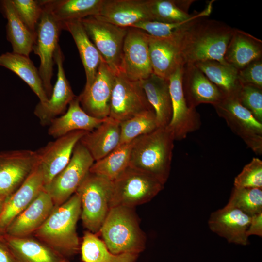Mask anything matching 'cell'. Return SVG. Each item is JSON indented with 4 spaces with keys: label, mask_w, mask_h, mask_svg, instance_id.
I'll use <instances>...</instances> for the list:
<instances>
[{
    "label": "cell",
    "mask_w": 262,
    "mask_h": 262,
    "mask_svg": "<svg viewBox=\"0 0 262 262\" xmlns=\"http://www.w3.org/2000/svg\"><path fill=\"white\" fill-rule=\"evenodd\" d=\"M64 262H69L67 260H66V261H65Z\"/></svg>",
    "instance_id": "7dc6e473"
},
{
    "label": "cell",
    "mask_w": 262,
    "mask_h": 262,
    "mask_svg": "<svg viewBox=\"0 0 262 262\" xmlns=\"http://www.w3.org/2000/svg\"><path fill=\"white\" fill-rule=\"evenodd\" d=\"M214 1V0L210 1L204 10L194 13L190 19L184 22L168 23L156 21H147L138 23L132 28L140 29L153 37L176 39L182 29L192 20L209 16L212 12Z\"/></svg>",
    "instance_id": "8d00e7d4"
},
{
    "label": "cell",
    "mask_w": 262,
    "mask_h": 262,
    "mask_svg": "<svg viewBox=\"0 0 262 262\" xmlns=\"http://www.w3.org/2000/svg\"><path fill=\"white\" fill-rule=\"evenodd\" d=\"M237 96L241 104L262 123V89L252 85H242Z\"/></svg>",
    "instance_id": "b9f144b4"
},
{
    "label": "cell",
    "mask_w": 262,
    "mask_h": 262,
    "mask_svg": "<svg viewBox=\"0 0 262 262\" xmlns=\"http://www.w3.org/2000/svg\"><path fill=\"white\" fill-rule=\"evenodd\" d=\"M80 21L104 61L115 74L119 73L128 28L116 26L94 16L82 19Z\"/></svg>",
    "instance_id": "30bf717a"
},
{
    "label": "cell",
    "mask_w": 262,
    "mask_h": 262,
    "mask_svg": "<svg viewBox=\"0 0 262 262\" xmlns=\"http://www.w3.org/2000/svg\"><path fill=\"white\" fill-rule=\"evenodd\" d=\"M94 16L123 28L152 21L147 0H104L99 14Z\"/></svg>",
    "instance_id": "d6986e66"
},
{
    "label": "cell",
    "mask_w": 262,
    "mask_h": 262,
    "mask_svg": "<svg viewBox=\"0 0 262 262\" xmlns=\"http://www.w3.org/2000/svg\"><path fill=\"white\" fill-rule=\"evenodd\" d=\"M1 235L17 262H64L67 260L33 235Z\"/></svg>",
    "instance_id": "d4e9b609"
},
{
    "label": "cell",
    "mask_w": 262,
    "mask_h": 262,
    "mask_svg": "<svg viewBox=\"0 0 262 262\" xmlns=\"http://www.w3.org/2000/svg\"><path fill=\"white\" fill-rule=\"evenodd\" d=\"M115 75L103 60L91 84L78 96L82 108L88 114L100 119L109 116Z\"/></svg>",
    "instance_id": "2e32d148"
},
{
    "label": "cell",
    "mask_w": 262,
    "mask_h": 262,
    "mask_svg": "<svg viewBox=\"0 0 262 262\" xmlns=\"http://www.w3.org/2000/svg\"><path fill=\"white\" fill-rule=\"evenodd\" d=\"M41 2L42 12L36 26L33 50L39 57L40 63L38 71L49 99L53 90L51 80L55 63L54 55L59 45L62 24L53 15L50 0H41Z\"/></svg>",
    "instance_id": "8992f818"
},
{
    "label": "cell",
    "mask_w": 262,
    "mask_h": 262,
    "mask_svg": "<svg viewBox=\"0 0 262 262\" xmlns=\"http://www.w3.org/2000/svg\"><path fill=\"white\" fill-rule=\"evenodd\" d=\"M238 79L242 85H252L262 89V58L239 69Z\"/></svg>",
    "instance_id": "7bdbcfd3"
},
{
    "label": "cell",
    "mask_w": 262,
    "mask_h": 262,
    "mask_svg": "<svg viewBox=\"0 0 262 262\" xmlns=\"http://www.w3.org/2000/svg\"><path fill=\"white\" fill-rule=\"evenodd\" d=\"M119 73L130 79L142 81L153 74L148 46V34L135 28H128Z\"/></svg>",
    "instance_id": "4fadbf2b"
},
{
    "label": "cell",
    "mask_w": 262,
    "mask_h": 262,
    "mask_svg": "<svg viewBox=\"0 0 262 262\" xmlns=\"http://www.w3.org/2000/svg\"><path fill=\"white\" fill-rule=\"evenodd\" d=\"M55 206L43 189L33 201L9 224L4 233L14 237L33 234L44 224Z\"/></svg>",
    "instance_id": "7402d4cb"
},
{
    "label": "cell",
    "mask_w": 262,
    "mask_h": 262,
    "mask_svg": "<svg viewBox=\"0 0 262 262\" xmlns=\"http://www.w3.org/2000/svg\"><path fill=\"white\" fill-rule=\"evenodd\" d=\"M0 66L16 74L36 94L40 102L46 103L49 98L44 89L38 70L29 57L13 52L0 55Z\"/></svg>",
    "instance_id": "4dcf8cb0"
},
{
    "label": "cell",
    "mask_w": 262,
    "mask_h": 262,
    "mask_svg": "<svg viewBox=\"0 0 262 262\" xmlns=\"http://www.w3.org/2000/svg\"><path fill=\"white\" fill-rule=\"evenodd\" d=\"M0 262H17L1 234H0Z\"/></svg>",
    "instance_id": "f6af8a7d"
},
{
    "label": "cell",
    "mask_w": 262,
    "mask_h": 262,
    "mask_svg": "<svg viewBox=\"0 0 262 262\" xmlns=\"http://www.w3.org/2000/svg\"><path fill=\"white\" fill-rule=\"evenodd\" d=\"M146 97L155 112L158 128H165L172 117L169 80L152 74L140 81Z\"/></svg>",
    "instance_id": "83f0119b"
},
{
    "label": "cell",
    "mask_w": 262,
    "mask_h": 262,
    "mask_svg": "<svg viewBox=\"0 0 262 262\" xmlns=\"http://www.w3.org/2000/svg\"><path fill=\"white\" fill-rule=\"evenodd\" d=\"M119 144L130 143L136 138L151 132L158 128L154 110L142 112L120 123Z\"/></svg>",
    "instance_id": "74e56055"
},
{
    "label": "cell",
    "mask_w": 262,
    "mask_h": 262,
    "mask_svg": "<svg viewBox=\"0 0 262 262\" xmlns=\"http://www.w3.org/2000/svg\"><path fill=\"white\" fill-rule=\"evenodd\" d=\"M237 95H224L213 105L232 131L257 155L262 153V123L240 102Z\"/></svg>",
    "instance_id": "ba28073f"
},
{
    "label": "cell",
    "mask_w": 262,
    "mask_h": 262,
    "mask_svg": "<svg viewBox=\"0 0 262 262\" xmlns=\"http://www.w3.org/2000/svg\"><path fill=\"white\" fill-rule=\"evenodd\" d=\"M164 186L154 177L128 167L112 181L110 209L116 206L134 208L152 199Z\"/></svg>",
    "instance_id": "52a82bcc"
},
{
    "label": "cell",
    "mask_w": 262,
    "mask_h": 262,
    "mask_svg": "<svg viewBox=\"0 0 262 262\" xmlns=\"http://www.w3.org/2000/svg\"><path fill=\"white\" fill-rule=\"evenodd\" d=\"M44 189L42 171L37 164L31 174L5 201L0 215V234L24 210Z\"/></svg>",
    "instance_id": "ffe728a7"
},
{
    "label": "cell",
    "mask_w": 262,
    "mask_h": 262,
    "mask_svg": "<svg viewBox=\"0 0 262 262\" xmlns=\"http://www.w3.org/2000/svg\"><path fill=\"white\" fill-rule=\"evenodd\" d=\"M0 8L7 19V38L13 51L29 57L35 40V34L25 25L17 14L11 0L1 1Z\"/></svg>",
    "instance_id": "f546056e"
},
{
    "label": "cell",
    "mask_w": 262,
    "mask_h": 262,
    "mask_svg": "<svg viewBox=\"0 0 262 262\" xmlns=\"http://www.w3.org/2000/svg\"><path fill=\"white\" fill-rule=\"evenodd\" d=\"M104 0H50L53 15L63 23L99 14Z\"/></svg>",
    "instance_id": "836d02e7"
},
{
    "label": "cell",
    "mask_w": 262,
    "mask_h": 262,
    "mask_svg": "<svg viewBox=\"0 0 262 262\" xmlns=\"http://www.w3.org/2000/svg\"><path fill=\"white\" fill-rule=\"evenodd\" d=\"M81 213L80 198L75 193L65 202L54 207L33 236L67 259L80 249L76 227Z\"/></svg>",
    "instance_id": "7a4b0ae2"
},
{
    "label": "cell",
    "mask_w": 262,
    "mask_h": 262,
    "mask_svg": "<svg viewBox=\"0 0 262 262\" xmlns=\"http://www.w3.org/2000/svg\"><path fill=\"white\" fill-rule=\"evenodd\" d=\"M112 181L89 172L76 192L81 204L80 218L88 231L98 234L110 209Z\"/></svg>",
    "instance_id": "5b68a950"
},
{
    "label": "cell",
    "mask_w": 262,
    "mask_h": 262,
    "mask_svg": "<svg viewBox=\"0 0 262 262\" xmlns=\"http://www.w3.org/2000/svg\"><path fill=\"white\" fill-rule=\"evenodd\" d=\"M174 141L167 127L158 128L136 138L129 167L150 175L164 184L170 175Z\"/></svg>",
    "instance_id": "3957f363"
},
{
    "label": "cell",
    "mask_w": 262,
    "mask_h": 262,
    "mask_svg": "<svg viewBox=\"0 0 262 262\" xmlns=\"http://www.w3.org/2000/svg\"><path fill=\"white\" fill-rule=\"evenodd\" d=\"M62 24V29L70 33L77 47L86 75L84 88H87L93 82L103 59L89 38L80 20L66 21Z\"/></svg>",
    "instance_id": "f1b7e54d"
},
{
    "label": "cell",
    "mask_w": 262,
    "mask_h": 262,
    "mask_svg": "<svg viewBox=\"0 0 262 262\" xmlns=\"http://www.w3.org/2000/svg\"><path fill=\"white\" fill-rule=\"evenodd\" d=\"M94 161L89 151L79 141L67 165L44 187L55 206L65 202L76 192L89 173Z\"/></svg>",
    "instance_id": "9c48e42d"
},
{
    "label": "cell",
    "mask_w": 262,
    "mask_h": 262,
    "mask_svg": "<svg viewBox=\"0 0 262 262\" xmlns=\"http://www.w3.org/2000/svg\"><path fill=\"white\" fill-rule=\"evenodd\" d=\"M182 84L187 103L196 109L200 104L212 105L224 97L222 91L194 64L183 66Z\"/></svg>",
    "instance_id": "44dd1931"
},
{
    "label": "cell",
    "mask_w": 262,
    "mask_h": 262,
    "mask_svg": "<svg viewBox=\"0 0 262 262\" xmlns=\"http://www.w3.org/2000/svg\"><path fill=\"white\" fill-rule=\"evenodd\" d=\"M154 110L139 81L118 73L115 75L110 107V117L121 122L147 110Z\"/></svg>",
    "instance_id": "8fae6325"
},
{
    "label": "cell",
    "mask_w": 262,
    "mask_h": 262,
    "mask_svg": "<svg viewBox=\"0 0 262 262\" xmlns=\"http://www.w3.org/2000/svg\"><path fill=\"white\" fill-rule=\"evenodd\" d=\"M5 201L0 197V215L3 209V205Z\"/></svg>",
    "instance_id": "bcb514c9"
},
{
    "label": "cell",
    "mask_w": 262,
    "mask_h": 262,
    "mask_svg": "<svg viewBox=\"0 0 262 262\" xmlns=\"http://www.w3.org/2000/svg\"><path fill=\"white\" fill-rule=\"evenodd\" d=\"M195 65L224 94L237 95L242 84L238 79V69L228 64L210 60Z\"/></svg>",
    "instance_id": "1f68e13d"
},
{
    "label": "cell",
    "mask_w": 262,
    "mask_h": 262,
    "mask_svg": "<svg viewBox=\"0 0 262 262\" xmlns=\"http://www.w3.org/2000/svg\"><path fill=\"white\" fill-rule=\"evenodd\" d=\"M54 60L57 66V75L51 95L46 103L39 102L34 110V114L42 126L49 125L53 119L64 114L68 105L76 97L66 76L64 56L59 45L54 52Z\"/></svg>",
    "instance_id": "e0dca14e"
},
{
    "label": "cell",
    "mask_w": 262,
    "mask_h": 262,
    "mask_svg": "<svg viewBox=\"0 0 262 262\" xmlns=\"http://www.w3.org/2000/svg\"><path fill=\"white\" fill-rule=\"evenodd\" d=\"M194 0H147L152 21L174 23L190 19L194 13L189 9Z\"/></svg>",
    "instance_id": "d590c367"
},
{
    "label": "cell",
    "mask_w": 262,
    "mask_h": 262,
    "mask_svg": "<svg viewBox=\"0 0 262 262\" xmlns=\"http://www.w3.org/2000/svg\"><path fill=\"white\" fill-rule=\"evenodd\" d=\"M87 132L76 131L56 138L37 150L38 165L43 176L44 187L48 185L69 162L77 144Z\"/></svg>",
    "instance_id": "9a60e30c"
},
{
    "label": "cell",
    "mask_w": 262,
    "mask_h": 262,
    "mask_svg": "<svg viewBox=\"0 0 262 262\" xmlns=\"http://www.w3.org/2000/svg\"><path fill=\"white\" fill-rule=\"evenodd\" d=\"M38 163L36 151L22 149L0 153V197L5 201L24 182Z\"/></svg>",
    "instance_id": "7c38bea8"
},
{
    "label": "cell",
    "mask_w": 262,
    "mask_h": 262,
    "mask_svg": "<svg viewBox=\"0 0 262 262\" xmlns=\"http://www.w3.org/2000/svg\"><path fill=\"white\" fill-rule=\"evenodd\" d=\"M80 250L83 262H135L139 255L132 253L114 254L97 234L88 230L84 233Z\"/></svg>",
    "instance_id": "d6a6232c"
},
{
    "label": "cell",
    "mask_w": 262,
    "mask_h": 262,
    "mask_svg": "<svg viewBox=\"0 0 262 262\" xmlns=\"http://www.w3.org/2000/svg\"><path fill=\"white\" fill-rule=\"evenodd\" d=\"M17 14L27 26L35 34L36 28L42 12L41 0H11Z\"/></svg>",
    "instance_id": "ab89813d"
},
{
    "label": "cell",
    "mask_w": 262,
    "mask_h": 262,
    "mask_svg": "<svg viewBox=\"0 0 262 262\" xmlns=\"http://www.w3.org/2000/svg\"><path fill=\"white\" fill-rule=\"evenodd\" d=\"M246 234L248 237L251 235L262 236V213L251 216Z\"/></svg>",
    "instance_id": "ee69618b"
},
{
    "label": "cell",
    "mask_w": 262,
    "mask_h": 262,
    "mask_svg": "<svg viewBox=\"0 0 262 262\" xmlns=\"http://www.w3.org/2000/svg\"><path fill=\"white\" fill-rule=\"evenodd\" d=\"M148 46L151 66L156 75L168 80L179 67L184 66L177 39L148 34Z\"/></svg>",
    "instance_id": "603a6c76"
},
{
    "label": "cell",
    "mask_w": 262,
    "mask_h": 262,
    "mask_svg": "<svg viewBox=\"0 0 262 262\" xmlns=\"http://www.w3.org/2000/svg\"><path fill=\"white\" fill-rule=\"evenodd\" d=\"M224 58L227 63L239 70L262 58V41L249 33L234 28Z\"/></svg>",
    "instance_id": "4316f807"
},
{
    "label": "cell",
    "mask_w": 262,
    "mask_h": 262,
    "mask_svg": "<svg viewBox=\"0 0 262 262\" xmlns=\"http://www.w3.org/2000/svg\"><path fill=\"white\" fill-rule=\"evenodd\" d=\"M233 29L224 22L205 17L190 22L177 39L183 65L210 60L228 64L224 57Z\"/></svg>",
    "instance_id": "6da1fadb"
},
{
    "label": "cell",
    "mask_w": 262,
    "mask_h": 262,
    "mask_svg": "<svg viewBox=\"0 0 262 262\" xmlns=\"http://www.w3.org/2000/svg\"><path fill=\"white\" fill-rule=\"evenodd\" d=\"M183 66L179 67L168 80L172 105V117L166 127L175 140L185 138L187 135L200 128L201 122L196 109L190 108L184 97L182 77Z\"/></svg>",
    "instance_id": "5bb4252c"
},
{
    "label": "cell",
    "mask_w": 262,
    "mask_h": 262,
    "mask_svg": "<svg viewBox=\"0 0 262 262\" xmlns=\"http://www.w3.org/2000/svg\"><path fill=\"white\" fill-rule=\"evenodd\" d=\"M133 140L119 145L103 158L95 161L89 172L114 181L128 167Z\"/></svg>",
    "instance_id": "e575fe53"
},
{
    "label": "cell",
    "mask_w": 262,
    "mask_h": 262,
    "mask_svg": "<svg viewBox=\"0 0 262 262\" xmlns=\"http://www.w3.org/2000/svg\"><path fill=\"white\" fill-rule=\"evenodd\" d=\"M227 204L250 216L262 213V188L234 187Z\"/></svg>",
    "instance_id": "f35d334b"
},
{
    "label": "cell",
    "mask_w": 262,
    "mask_h": 262,
    "mask_svg": "<svg viewBox=\"0 0 262 262\" xmlns=\"http://www.w3.org/2000/svg\"><path fill=\"white\" fill-rule=\"evenodd\" d=\"M92 116L82 108L78 96L70 102L66 112L53 119L48 130V134L57 138L76 131H91L106 120Z\"/></svg>",
    "instance_id": "cb8c5ba5"
},
{
    "label": "cell",
    "mask_w": 262,
    "mask_h": 262,
    "mask_svg": "<svg viewBox=\"0 0 262 262\" xmlns=\"http://www.w3.org/2000/svg\"><path fill=\"white\" fill-rule=\"evenodd\" d=\"M234 187L262 188V161L253 158L235 177Z\"/></svg>",
    "instance_id": "60d3db41"
},
{
    "label": "cell",
    "mask_w": 262,
    "mask_h": 262,
    "mask_svg": "<svg viewBox=\"0 0 262 262\" xmlns=\"http://www.w3.org/2000/svg\"><path fill=\"white\" fill-rule=\"evenodd\" d=\"M251 218L240 210L227 204L211 214L208 226L211 231L229 243L245 246L249 244L246 232Z\"/></svg>",
    "instance_id": "ac0fdd59"
},
{
    "label": "cell",
    "mask_w": 262,
    "mask_h": 262,
    "mask_svg": "<svg viewBox=\"0 0 262 262\" xmlns=\"http://www.w3.org/2000/svg\"><path fill=\"white\" fill-rule=\"evenodd\" d=\"M98 233L109 250L114 254L139 255L146 247V237L133 208H111Z\"/></svg>",
    "instance_id": "277c9868"
},
{
    "label": "cell",
    "mask_w": 262,
    "mask_h": 262,
    "mask_svg": "<svg viewBox=\"0 0 262 262\" xmlns=\"http://www.w3.org/2000/svg\"><path fill=\"white\" fill-rule=\"evenodd\" d=\"M120 138V122L108 117L94 130L87 132L80 142L96 161L117 147L119 144Z\"/></svg>",
    "instance_id": "484cf974"
}]
</instances>
